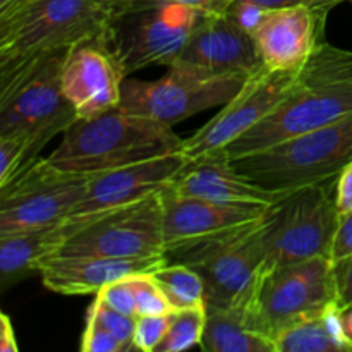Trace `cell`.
I'll list each match as a JSON object with an SVG mask.
<instances>
[{
    "label": "cell",
    "mask_w": 352,
    "mask_h": 352,
    "mask_svg": "<svg viewBox=\"0 0 352 352\" xmlns=\"http://www.w3.org/2000/svg\"><path fill=\"white\" fill-rule=\"evenodd\" d=\"M160 192L96 215L69 217L65 219L67 237L57 254L105 258L165 256L167 250Z\"/></svg>",
    "instance_id": "9c48e42d"
},
{
    "label": "cell",
    "mask_w": 352,
    "mask_h": 352,
    "mask_svg": "<svg viewBox=\"0 0 352 352\" xmlns=\"http://www.w3.org/2000/svg\"><path fill=\"white\" fill-rule=\"evenodd\" d=\"M337 305L342 309L352 306V254L333 263Z\"/></svg>",
    "instance_id": "d6a6232c"
},
{
    "label": "cell",
    "mask_w": 352,
    "mask_h": 352,
    "mask_svg": "<svg viewBox=\"0 0 352 352\" xmlns=\"http://www.w3.org/2000/svg\"><path fill=\"white\" fill-rule=\"evenodd\" d=\"M206 325V305L195 308L175 309L170 313V323L157 352H181L201 346Z\"/></svg>",
    "instance_id": "484cf974"
},
{
    "label": "cell",
    "mask_w": 352,
    "mask_h": 352,
    "mask_svg": "<svg viewBox=\"0 0 352 352\" xmlns=\"http://www.w3.org/2000/svg\"><path fill=\"white\" fill-rule=\"evenodd\" d=\"M352 162V113L284 143L230 160L251 181L274 191L339 177Z\"/></svg>",
    "instance_id": "277c9868"
},
{
    "label": "cell",
    "mask_w": 352,
    "mask_h": 352,
    "mask_svg": "<svg viewBox=\"0 0 352 352\" xmlns=\"http://www.w3.org/2000/svg\"><path fill=\"white\" fill-rule=\"evenodd\" d=\"M188 164V158L181 151H175L164 157L96 172L89 179L85 198L71 217L96 215L164 191L181 175Z\"/></svg>",
    "instance_id": "2e32d148"
},
{
    "label": "cell",
    "mask_w": 352,
    "mask_h": 352,
    "mask_svg": "<svg viewBox=\"0 0 352 352\" xmlns=\"http://www.w3.org/2000/svg\"><path fill=\"white\" fill-rule=\"evenodd\" d=\"M151 275L164 291L165 298L174 311L206 305L205 282L195 268L184 263L168 261L165 267L158 268Z\"/></svg>",
    "instance_id": "d4e9b609"
},
{
    "label": "cell",
    "mask_w": 352,
    "mask_h": 352,
    "mask_svg": "<svg viewBox=\"0 0 352 352\" xmlns=\"http://www.w3.org/2000/svg\"><path fill=\"white\" fill-rule=\"evenodd\" d=\"M86 315L93 316L103 329L109 330L113 337H117L120 344L124 346V351L134 349V325H136V318L127 316L124 313H119L117 309L110 308L98 294H95L91 306H89Z\"/></svg>",
    "instance_id": "4316f807"
},
{
    "label": "cell",
    "mask_w": 352,
    "mask_h": 352,
    "mask_svg": "<svg viewBox=\"0 0 352 352\" xmlns=\"http://www.w3.org/2000/svg\"><path fill=\"white\" fill-rule=\"evenodd\" d=\"M76 119L78 117H64L36 129L0 136V186L34 164L45 144L50 143L57 134L64 133Z\"/></svg>",
    "instance_id": "cb8c5ba5"
},
{
    "label": "cell",
    "mask_w": 352,
    "mask_h": 352,
    "mask_svg": "<svg viewBox=\"0 0 352 352\" xmlns=\"http://www.w3.org/2000/svg\"><path fill=\"white\" fill-rule=\"evenodd\" d=\"M342 318H344V327H346L347 336L352 339V306L342 309Z\"/></svg>",
    "instance_id": "60d3db41"
},
{
    "label": "cell",
    "mask_w": 352,
    "mask_h": 352,
    "mask_svg": "<svg viewBox=\"0 0 352 352\" xmlns=\"http://www.w3.org/2000/svg\"><path fill=\"white\" fill-rule=\"evenodd\" d=\"M124 79L126 74L102 34L69 50L62 71V91L76 116L95 117L119 107Z\"/></svg>",
    "instance_id": "9a60e30c"
},
{
    "label": "cell",
    "mask_w": 352,
    "mask_h": 352,
    "mask_svg": "<svg viewBox=\"0 0 352 352\" xmlns=\"http://www.w3.org/2000/svg\"><path fill=\"white\" fill-rule=\"evenodd\" d=\"M0 351L2 352H17L19 346L16 340V332L14 325L10 322V316L2 313L0 315Z\"/></svg>",
    "instance_id": "74e56055"
},
{
    "label": "cell",
    "mask_w": 352,
    "mask_h": 352,
    "mask_svg": "<svg viewBox=\"0 0 352 352\" xmlns=\"http://www.w3.org/2000/svg\"><path fill=\"white\" fill-rule=\"evenodd\" d=\"M352 113V52L323 41L284 100L222 151L229 160L284 143Z\"/></svg>",
    "instance_id": "6da1fadb"
},
{
    "label": "cell",
    "mask_w": 352,
    "mask_h": 352,
    "mask_svg": "<svg viewBox=\"0 0 352 352\" xmlns=\"http://www.w3.org/2000/svg\"><path fill=\"white\" fill-rule=\"evenodd\" d=\"M168 263L165 256L105 258V256H52L38 268L43 285L52 292L67 296L96 294L105 285L120 278L153 274Z\"/></svg>",
    "instance_id": "d6986e66"
},
{
    "label": "cell",
    "mask_w": 352,
    "mask_h": 352,
    "mask_svg": "<svg viewBox=\"0 0 352 352\" xmlns=\"http://www.w3.org/2000/svg\"><path fill=\"white\" fill-rule=\"evenodd\" d=\"M170 188L186 196L237 206H272L287 195L251 181L222 153L189 162Z\"/></svg>",
    "instance_id": "ffe728a7"
},
{
    "label": "cell",
    "mask_w": 352,
    "mask_h": 352,
    "mask_svg": "<svg viewBox=\"0 0 352 352\" xmlns=\"http://www.w3.org/2000/svg\"><path fill=\"white\" fill-rule=\"evenodd\" d=\"M136 298L138 316L141 315H168L172 313V306L168 305L164 291L151 274L133 275L131 277Z\"/></svg>",
    "instance_id": "83f0119b"
},
{
    "label": "cell",
    "mask_w": 352,
    "mask_h": 352,
    "mask_svg": "<svg viewBox=\"0 0 352 352\" xmlns=\"http://www.w3.org/2000/svg\"><path fill=\"white\" fill-rule=\"evenodd\" d=\"M177 62L215 74L250 76L263 69L253 36L227 14H203Z\"/></svg>",
    "instance_id": "e0dca14e"
},
{
    "label": "cell",
    "mask_w": 352,
    "mask_h": 352,
    "mask_svg": "<svg viewBox=\"0 0 352 352\" xmlns=\"http://www.w3.org/2000/svg\"><path fill=\"white\" fill-rule=\"evenodd\" d=\"M351 2H352V0H351Z\"/></svg>",
    "instance_id": "7bdbcfd3"
},
{
    "label": "cell",
    "mask_w": 352,
    "mask_h": 352,
    "mask_svg": "<svg viewBox=\"0 0 352 352\" xmlns=\"http://www.w3.org/2000/svg\"><path fill=\"white\" fill-rule=\"evenodd\" d=\"M24 3H26V0H0V19L9 17Z\"/></svg>",
    "instance_id": "ab89813d"
},
{
    "label": "cell",
    "mask_w": 352,
    "mask_h": 352,
    "mask_svg": "<svg viewBox=\"0 0 352 352\" xmlns=\"http://www.w3.org/2000/svg\"><path fill=\"white\" fill-rule=\"evenodd\" d=\"M336 189L337 177L299 186L268 206L261 229L263 270L330 258L339 226Z\"/></svg>",
    "instance_id": "3957f363"
},
{
    "label": "cell",
    "mask_w": 352,
    "mask_h": 352,
    "mask_svg": "<svg viewBox=\"0 0 352 352\" xmlns=\"http://www.w3.org/2000/svg\"><path fill=\"white\" fill-rule=\"evenodd\" d=\"M150 2H170L186 6L189 9H195L201 14H210V16H222L227 14L236 0H150Z\"/></svg>",
    "instance_id": "e575fe53"
},
{
    "label": "cell",
    "mask_w": 352,
    "mask_h": 352,
    "mask_svg": "<svg viewBox=\"0 0 352 352\" xmlns=\"http://www.w3.org/2000/svg\"><path fill=\"white\" fill-rule=\"evenodd\" d=\"M112 16L100 0H30L0 19V60L69 50L95 40Z\"/></svg>",
    "instance_id": "52a82bcc"
},
{
    "label": "cell",
    "mask_w": 352,
    "mask_h": 352,
    "mask_svg": "<svg viewBox=\"0 0 352 352\" xmlns=\"http://www.w3.org/2000/svg\"><path fill=\"white\" fill-rule=\"evenodd\" d=\"M172 126L116 107L95 117H78L47 158L67 172L96 174L181 151Z\"/></svg>",
    "instance_id": "7a4b0ae2"
},
{
    "label": "cell",
    "mask_w": 352,
    "mask_h": 352,
    "mask_svg": "<svg viewBox=\"0 0 352 352\" xmlns=\"http://www.w3.org/2000/svg\"><path fill=\"white\" fill-rule=\"evenodd\" d=\"M265 9H282V7H294V6H311V7H329L333 9L337 3L344 0H254Z\"/></svg>",
    "instance_id": "8d00e7d4"
},
{
    "label": "cell",
    "mask_w": 352,
    "mask_h": 352,
    "mask_svg": "<svg viewBox=\"0 0 352 352\" xmlns=\"http://www.w3.org/2000/svg\"><path fill=\"white\" fill-rule=\"evenodd\" d=\"M69 50L0 60V136L78 117L62 91Z\"/></svg>",
    "instance_id": "8fae6325"
},
{
    "label": "cell",
    "mask_w": 352,
    "mask_h": 352,
    "mask_svg": "<svg viewBox=\"0 0 352 352\" xmlns=\"http://www.w3.org/2000/svg\"><path fill=\"white\" fill-rule=\"evenodd\" d=\"M275 352H352V339L344 327L337 302L296 323L275 340Z\"/></svg>",
    "instance_id": "7402d4cb"
},
{
    "label": "cell",
    "mask_w": 352,
    "mask_h": 352,
    "mask_svg": "<svg viewBox=\"0 0 352 352\" xmlns=\"http://www.w3.org/2000/svg\"><path fill=\"white\" fill-rule=\"evenodd\" d=\"M299 71H270L265 67L258 71L212 120L182 141L181 153L189 162L222 153L287 96Z\"/></svg>",
    "instance_id": "4fadbf2b"
},
{
    "label": "cell",
    "mask_w": 352,
    "mask_h": 352,
    "mask_svg": "<svg viewBox=\"0 0 352 352\" xmlns=\"http://www.w3.org/2000/svg\"><path fill=\"white\" fill-rule=\"evenodd\" d=\"M199 347L208 352H275L272 340L250 329L246 306H206V325Z\"/></svg>",
    "instance_id": "603a6c76"
},
{
    "label": "cell",
    "mask_w": 352,
    "mask_h": 352,
    "mask_svg": "<svg viewBox=\"0 0 352 352\" xmlns=\"http://www.w3.org/2000/svg\"><path fill=\"white\" fill-rule=\"evenodd\" d=\"M105 7H109L112 10V14L122 12V10L131 9V7H136L140 3H146L150 0H100Z\"/></svg>",
    "instance_id": "f35d334b"
},
{
    "label": "cell",
    "mask_w": 352,
    "mask_h": 352,
    "mask_svg": "<svg viewBox=\"0 0 352 352\" xmlns=\"http://www.w3.org/2000/svg\"><path fill=\"white\" fill-rule=\"evenodd\" d=\"M352 254V212L339 215V226H337L336 237H333L332 253L330 260L336 261L344 260V258Z\"/></svg>",
    "instance_id": "836d02e7"
},
{
    "label": "cell",
    "mask_w": 352,
    "mask_h": 352,
    "mask_svg": "<svg viewBox=\"0 0 352 352\" xmlns=\"http://www.w3.org/2000/svg\"><path fill=\"white\" fill-rule=\"evenodd\" d=\"M263 217L258 222L167 250L168 261L188 265L201 275L206 306H248L265 263Z\"/></svg>",
    "instance_id": "5b68a950"
},
{
    "label": "cell",
    "mask_w": 352,
    "mask_h": 352,
    "mask_svg": "<svg viewBox=\"0 0 352 352\" xmlns=\"http://www.w3.org/2000/svg\"><path fill=\"white\" fill-rule=\"evenodd\" d=\"M332 302H337V291L330 258L267 268L246 306L248 325L275 346L280 333Z\"/></svg>",
    "instance_id": "8992f818"
},
{
    "label": "cell",
    "mask_w": 352,
    "mask_h": 352,
    "mask_svg": "<svg viewBox=\"0 0 352 352\" xmlns=\"http://www.w3.org/2000/svg\"><path fill=\"white\" fill-rule=\"evenodd\" d=\"M79 349L81 352H126L117 337H113L89 315H86V327Z\"/></svg>",
    "instance_id": "4dcf8cb0"
},
{
    "label": "cell",
    "mask_w": 352,
    "mask_h": 352,
    "mask_svg": "<svg viewBox=\"0 0 352 352\" xmlns=\"http://www.w3.org/2000/svg\"><path fill=\"white\" fill-rule=\"evenodd\" d=\"M201 16L179 3H140L113 14L103 38L127 78L153 65H174Z\"/></svg>",
    "instance_id": "ba28073f"
},
{
    "label": "cell",
    "mask_w": 352,
    "mask_h": 352,
    "mask_svg": "<svg viewBox=\"0 0 352 352\" xmlns=\"http://www.w3.org/2000/svg\"><path fill=\"white\" fill-rule=\"evenodd\" d=\"M165 250L258 222L268 206H237L186 196L168 186L160 192ZM167 253V251H165Z\"/></svg>",
    "instance_id": "ac0fdd59"
},
{
    "label": "cell",
    "mask_w": 352,
    "mask_h": 352,
    "mask_svg": "<svg viewBox=\"0 0 352 352\" xmlns=\"http://www.w3.org/2000/svg\"><path fill=\"white\" fill-rule=\"evenodd\" d=\"M96 294H98L110 308L117 309L119 313L133 316V318L138 316L136 298H134V289L131 277L112 282V284L105 285V287H103L102 291L96 292Z\"/></svg>",
    "instance_id": "f546056e"
},
{
    "label": "cell",
    "mask_w": 352,
    "mask_h": 352,
    "mask_svg": "<svg viewBox=\"0 0 352 352\" xmlns=\"http://www.w3.org/2000/svg\"><path fill=\"white\" fill-rule=\"evenodd\" d=\"M26 2H30V0H26Z\"/></svg>",
    "instance_id": "b9f144b4"
},
{
    "label": "cell",
    "mask_w": 352,
    "mask_h": 352,
    "mask_svg": "<svg viewBox=\"0 0 352 352\" xmlns=\"http://www.w3.org/2000/svg\"><path fill=\"white\" fill-rule=\"evenodd\" d=\"M250 78L215 74L195 65L175 62L155 81H141L127 76L122 81L119 107L126 112L174 127L195 113L226 105Z\"/></svg>",
    "instance_id": "30bf717a"
},
{
    "label": "cell",
    "mask_w": 352,
    "mask_h": 352,
    "mask_svg": "<svg viewBox=\"0 0 352 352\" xmlns=\"http://www.w3.org/2000/svg\"><path fill=\"white\" fill-rule=\"evenodd\" d=\"M329 7L294 6L268 9L253 33L254 45L265 69L299 71L325 41Z\"/></svg>",
    "instance_id": "5bb4252c"
},
{
    "label": "cell",
    "mask_w": 352,
    "mask_h": 352,
    "mask_svg": "<svg viewBox=\"0 0 352 352\" xmlns=\"http://www.w3.org/2000/svg\"><path fill=\"white\" fill-rule=\"evenodd\" d=\"M336 196L339 215L352 212V162L344 167V170L337 177Z\"/></svg>",
    "instance_id": "d590c367"
},
{
    "label": "cell",
    "mask_w": 352,
    "mask_h": 352,
    "mask_svg": "<svg viewBox=\"0 0 352 352\" xmlns=\"http://www.w3.org/2000/svg\"><path fill=\"white\" fill-rule=\"evenodd\" d=\"M268 9L261 7L260 3H256L254 0H236V2L230 6V9L227 10V16L241 28L246 33H250L253 36L254 31L258 30V26L263 21L265 14Z\"/></svg>",
    "instance_id": "1f68e13d"
},
{
    "label": "cell",
    "mask_w": 352,
    "mask_h": 352,
    "mask_svg": "<svg viewBox=\"0 0 352 352\" xmlns=\"http://www.w3.org/2000/svg\"><path fill=\"white\" fill-rule=\"evenodd\" d=\"M170 323L168 315H141L136 316L134 325V349L143 352H157L158 346L164 340Z\"/></svg>",
    "instance_id": "f1b7e54d"
},
{
    "label": "cell",
    "mask_w": 352,
    "mask_h": 352,
    "mask_svg": "<svg viewBox=\"0 0 352 352\" xmlns=\"http://www.w3.org/2000/svg\"><path fill=\"white\" fill-rule=\"evenodd\" d=\"M91 175L62 170L38 158L0 186V234L64 222L85 198Z\"/></svg>",
    "instance_id": "7c38bea8"
},
{
    "label": "cell",
    "mask_w": 352,
    "mask_h": 352,
    "mask_svg": "<svg viewBox=\"0 0 352 352\" xmlns=\"http://www.w3.org/2000/svg\"><path fill=\"white\" fill-rule=\"evenodd\" d=\"M67 237L65 220L40 229L0 234V287L2 291L16 285L48 258L55 256Z\"/></svg>",
    "instance_id": "44dd1931"
}]
</instances>
